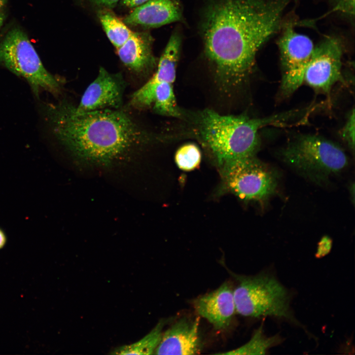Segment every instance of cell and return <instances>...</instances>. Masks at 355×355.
<instances>
[{"label": "cell", "instance_id": "6da1fadb", "mask_svg": "<svg viewBox=\"0 0 355 355\" xmlns=\"http://www.w3.org/2000/svg\"><path fill=\"white\" fill-rule=\"evenodd\" d=\"M290 0H208L202 31L206 57L224 92L244 83L257 51L280 28Z\"/></svg>", "mask_w": 355, "mask_h": 355}, {"label": "cell", "instance_id": "7a4b0ae2", "mask_svg": "<svg viewBox=\"0 0 355 355\" xmlns=\"http://www.w3.org/2000/svg\"><path fill=\"white\" fill-rule=\"evenodd\" d=\"M42 111L53 134L75 161L108 166L127 158L150 140L129 115L118 109L77 112L65 103Z\"/></svg>", "mask_w": 355, "mask_h": 355}, {"label": "cell", "instance_id": "3957f363", "mask_svg": "<svg viewBox=\"0 0 355 355\" xmlns=\"http://www.w3.org/2000/svg\"><path fill=\"white\" fill-rule=\"evenodd\" d=\"M289 114L263 118L246 115H223L205 109L198 115L197 127L203 144L218 166L256 156L260 146L259 131L265 126L282 124Z\"/></svg>", "mask_w": 355, "mask_h": 355}, {"label": "cell", "instance_id": "277c9868", "mask_svg": "<svg viewBox=\"0 0 355 355\" xmlns=\"http://www.w3.org/2000/svg\"><path fill=\"white\" fill-rule=\"evenodd\" d=\"M279 154L300 175L319 184L341 172L349 163L348 156L339 145L316 135H298Z\"/></svg>", "mask_w": 355, "mask_h": 355}, {"label": "cell", "instance_id": "5b68a950", "mask_svg": "<svg viewBox=\"0 0 355 355\" xmlns=\"http://www.w3.org/2000/svg\"><path fill=\"white\" fill-rule=\"evenodd\" d=\"M238 282L233 289L236 312L245 317L272 316L298 323L290 307L287 289L274 276L234 275Z\"/></svg>", "mask_w": 355, "mask_h": 355}, {"label": "cell", "instance_id": "8992f818", "mask_svg": "<svg viewBox=\"0 0 355 355\" xmlns=\"http://www.w3.org/2000/svg\"><path fill=\"white\" fill-rule=\"evenodd\" d=\"M0 65L24 79L36 96L42 91L55 94L60 90L59 82L45 68L27 33L18 25L0 37Z\"/></svg>", "mask_w": 355, "mask_h": 355}, {"label": "cell", "instance_id": "52a82bcc", "mask_svg": "<svg viewBox=\"0 0 355 355\" xmlns=\"http://www.w3.org/2000/svg\"><path fill=\"white\" fill-rule=\"evenodd\" d=\"M224 188L241 200L263 201L276 191V172L256 156L218 166Z\"/></svg>", "mask_w": 355, "mask_h": 355}, {"label": "cell", "instance_id": "ba28073f", "mask_svg": "<svg viewBox=\"0 0 355 355\" xmlns=\"http://www.w3.org/2000/svg\"><path fill=\"white\" fill-rule=\"evenodd\" d=\"M282 67L281 94L292 95L304 82L306 69L315 46L307 36L296 32L287 26L279 41Z\"/></svg>", "mask_w": 355, "mask_h": 355}, {"label": "cell", "instance_id": "9c48e42d", "mask_svg": "<svg viewBox=\"0 0 355 355\" xmlns=\"http://www.w3.org/2000/svg\"><path fill=\"white\" fill-rule=\"evenodd\" d=\"M342 47L339 40L329 36L316 46L306 69L304 81L315 90L328 93L342 79Z\"/></svg>", "mask_w": 355, "mask_h": 355}, {"label": "cell", "instance_id": "30bf717a", "mask_svg": "<svg viewBox=\"0 0 355 355\" xmlns=\"http://www.w3.org/2000/svg\"><path fill=\"white\" fill-rule=\"evenodd\" d=\"M124 82L118 74L108 72L101 68L99 73L85 90L79 105L78 112L104 109H118L122 105Z\"/></svg>", "mask_w": 355, "mask_h": 355}, {"label": "cell", "instance_id": "8fae6325", "mask_svg": "<svg viewBox=\"0 0 355 355\" xmlns=\"http://www.w3.org/2000/svg\"><path fill=\"white\" fill-rule=\"evenodd\" d=\"M199 317L178 320L162 333L154 354L157 355H197L201 351L199 335Z\"/></svg>", "mask_w": 355, "mask_h": 355}, {"label": "cell", "instance_id": "7c38bea8", "mask_svg": "<svg viewBox=\"0 0 355 355\" xmlns=\"http://www.w3.org/2000/svg\"><path fill=\"white\" fill-rule=\"evenodd\" d=\"M233 289L229 282H225L215 290L194 301L197 313L216 329L227 327L236 312Z\"/></svg>", "mask_w": 355, "mask_h": 355}, {"label": "cell", "instance_id": "4fadbf2b", "mask_svg": "<svg viewBox=\"0 0 355 355\" xmlns=\"http://www.w3.org/2000/svg\"><path fill=\"white\" fill-rule=\"evenodd\" d=\"M181 39L177 33L171 36L159 60L158 68L153 76L132 96L130 104L135 107H146L149 95L158 83L168 82L174 84L178 59Z\"/></svg>", "mask_w": 355, "mask_h": 355}, {"label": "cell", "instance_id": "5bb4252c", "mask_svg": "<svg viewBox=\"0 0 355 355\" xmlns=\"http://www.w3.org/2000/svg\"><path fill=\"white\" fill-rule=\"evenodd\" d=\"M181 19L177 0H149L136 8L124 20L125 23L159 27Z\"/></svg>", "mask_w": 355, "mask_h": 355}, {"label": "cell", "instance_id": "9a60e30c", "mask_svg": "<svg viewBox=\"0 0 355 355\" xmlns=\"http://www.w3.org/2000/svg\"><path fill=\"white\" fill-rule=\"evenodd\" d=\"M122 63L130 70L141 72L153 63L150 42L148 39L134 32L129 39L116 49Z\"/></svg>", "mask_w": 355, "mask_h": 355}, {"label": "cell", "instance_id": "2e32d148", "mask_svg": "<svg viewBox=\"0 0 355 355\" xmlns=\"http://www.w3.org/2000/svg\"><path fill=\"white\" fill-rule=\"evenodd\" d=\"M153 106L158 114L173 117L180 115L177 106L173 84L163 82L156 85L148 99L146 107Z\"/></svg>", "mask_w": 355, "mask_h": 355}, {"label": "cell", "instance_id": "e0dca14e", "mask_svg": "<svg viewBox=\"0 0 355 355\" xmlns=\"http://www.w3.org/2000/svg\"><path fill=\"white\" fill-rule=\"evenodd\" d=\"M169 319L161 320L156 326L142 338L133 344L115 349L112 355H151L159 345L164 326Z\"/></svg>", "mask_w": 355, "mask_h": 355}, {"label": "cell", "instance_id": "ac0fdd59", "mask_svg": "<svg viewBox=\"0 0 355 355\" xmlns=\"http://www.w3.org/2000/svg\"><path fill=\"white\" fill-rule=\"evenodd\" d=\"M278 335L268 337L264 334L261 325L253 334L249 341L241 347L220 355H264L268 350L280 343Z\"/></svg>", "mask_w": 355, "mask_h": 355}, {"label": "cell", "instance_id": "d6986e66", "mask_svg": "<svg viewBox=\"0 0 355 355\" xmlns=\"http://www.w3.org/2000/svg\"><path fill=\"white\" fill-rule=\"evenodd\" d=\"M100 20L107 37L116 49L121 46L134 33L124 22L109 13L101 14Z\"/></svg>", "mask_w": 355, "mask_h": 355}, {"label": "cell", "instance_id": "ffe728a7", "mask_svg": "<svg viewBox=\"0 0 355 355\" xmlns=\"http://www.w3.org/2000/svg\"><path fill=\"white\" fill-rule=\"evenodd\" d=\"M175 159L177 165L180 169L185 171L194 170L201 162V151L195 144L187 143L178 149Z\"/></svg>", "mask_w": 355, "mask_h": 355}, {"label": "cell", "instance_id": "44dd1931", "mask_svg": "<svg viewBox=\"0 0 355 355\" xmlns=\"http://www.w3.org/2000/svg\"><path fill=\"white\" fill-rule=\"evenodd\" d=\"M355 109L353 108L348 116L341 132L343 140L353 151L355 149Z\"/></svg>", "mask_w": 355, "mask_h": 355}, {"label": "cell", "instance_id": "7402d4cb", "mask_svg": "<svg viewBox=\"0 0 355 355\" xmlns=\"http://www.w3.org/2000/svg\"><path fill=\"white\" fill-rule=\"evenodd\" d=\"M332 1L336 10L348 16H354L355 0H332Z\"/></svg>", "mask_w": 355, "mask_h": 355}, {"label": "cell", "instance_id": "603a6c76", "mask_svg": "<svg viewBox=\"0 0 355 355\" xmlns=\"http://www.w3.org/2000/svg\"><path fill=\"white\" fill-rule=\"evenodd\" d=\"M332 246V241L328 236L323 237L320 241L317 252V256H323L329 252Z\"/></svg>", "mask_w": 355, "mask_h": 355}, {"label": "cell", "instance_id": "cb8c5ba5", "mask_svg": "<svg viewBox=\"0 0 355 355\" xmlns=\"http://www.w3.org/2000/svg\"><path fill=\"white\" fill-rule=\"evenodd\" d=\"M8 1V0H0V29L7 17Z\"/></svg>", "mask_w": 355, "mask_h": 355}, {"label": "cell", "instance_id": "d4e9b609", "mask_svg": "<svg viewBox=\"0 0 355 355\" xmlns=\"http://www.w3.org/2000/svg\"><path fill=\"white\" fill-rule=\"evenodd\" d=\"M149 0H122L123 4L130 7H137Z\"/></svg>", "mask_w": 355, "mask_h": 355}, {"label": "cell", "instance_id": "484cf974", "mask_svg": "<svg viewBox=\"0 0 355 355\" xmlns=\"http://www.w3.org/2000/svg\"><path fill=\"white\" fill-rule=\"evenodd\" d=\"M96 3L105 5L111 6L116 4L119 0H92Z\"/></svg>", "mask_w": 355, "mask_h": 355}, {"label": "cell", "instance_id": "4316f807", "mask_svg": "<svg viewBox=\"0 0 355 355\" xmlns=\"http://www.w3.org/2000/svg\"><path fill=\"white\" fill-rule=\"evenodd\" d=\"M7 242V237L2 229L0 228V250L5 245Z\"/></svg>", "mask_w": 355, "mask_h": 355}, {"label": "cell", "instance_id": "83f0119b", "mask_svg": "<svg viewBox=\"0 0 355 355\" xmlns=\"http://www.w3.org/2000/svg\"><path fill=\"white\" fill-rule=\"evenodd\" d=\"M349 192L351 195V201L354 204L355 202V184L352 183L349 187Z\"/></svg>", "mask_w": 355, "mask_h": 355}]
</instances>
